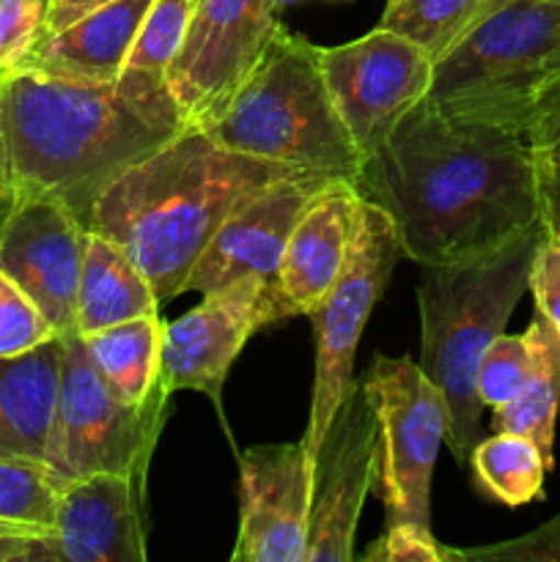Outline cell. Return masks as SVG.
<instances>
[{
    "mask_svg": "<svg viewBox=\"0 0 560 562\" xmlns=\"http://www.w3.org/2000/svg\"><path fill=\"white\" fill-rule=\"evenodd\" d=\"M355 190L421 267L483 256L541 223L525 132L448 119L426 97L362 159Z\"/></svg>",
    "mask_w": 560,
    "mask_h": 562,
    "instance_id": "cell-1",
    "label": "cell"
},
{
    "mask_svg": "<svg viewBox=\"0 0 560 562\" xmlns=\"http://www.w3.org/2000/svg\"><path fill=\"white\" fill-rule=\"evenodd\" d=\"M0 124L11 190L58 198L86 228L97 198L187 126L165 77L88 86L22 66L0 75Z\"/></svg>",
    "mask_w": 560,
    "mask_h": 562,
    "instance_id": "cell-2",
    "label": "cell"
},
{
    "mask_svg": "<svg viewBox=\"0 0 560 562\" xmlns=\"http://www.w3.org/2000/svg\"><path fill=\"white\" fill-rule=\"evenodd\" d=\"M291 173L300 170L231 151L198 126H184L97 198L88 231L113 239L143 269L163 305L181 294L220 225Z\"/></svg>",
    "mask_w": 560,
    "mask_h": 562,
    "instance_id": "cell-3",
    "label": "cell"
},
{
    "mask_svg": "<svg viewBox=\"0 0 560 562\" xmlns=\"http://www.w3.org/2000/svg\"><path fill=\"white\" fill-rule=\"evenodd\" d=\"M544 225L536 223L483 256L448 263H423L417 283L421 311V360L428 379L448 406L450 453L461 467L478 445L481 401L475 390L478 362L497 335H503L516 302L527 291L533 258Z\"/></svg>",
    "mask_w": 560,
    "mask_h": 562,
    "instance_id": "cell-4",
    "label": "cell"
},
{
    "mask_svg": "<svg viewBox=\"0 0 560 562\" xmlns=\"http://www.w3.org/2000/svg\"><path fill=\"white\" fill-rule=\"evenodd\" d=\"M198 130L231 151L351 184L362 165L329 97L322 47L283 22L223 110Z\"/></svg>",
    "mask_w": 560,
    "mask_h": 562,
    "instance_id": "cell-5",
    "label": "cell"
},
{
    "mask_svg": "<svg viewBox=\"0 0 560 562\" xmlns=\"http://www.w3.org/2000/svg\"><path fill=\"white\" fill-rule=\"evenodd\" d=\"M558 80V0H492L434 60L426 99L448 119L525 132Z\"/></svg>",
    "mask_w": 560,
    "mask_h": 562,
    "instance_id": "cell-6",
    "label": "cell"
},
{
    "mask_svg": "<svg viewBox=\"0 0 560 562\" xmlns=\"http://www.w3.org/2000/svg\"><path fill=\"white\" fill-rule=\"evenodd\" d=\"M64 338L58 409L47 461L71 481L108 472L146 486L173 390L159 379L143 404H126L91 362L80 333Z\"/></svg>",
    "mask_w": 560,
    "mask_h": 562,
    "instance_id": "cell-7",
    "label": "cell"
},
{
    "mask_svg": "<svg viewBox=\"0 0 560 562\" xmlns=\"http://www.w3.org/2000/svg\"><path fill=\"white\" fill-rule=\"evenodd\" d=\"M362 390L377 417L371 488L384 503L388 525L432 527V475L448 437V406L437 384L410 357H373Z\"/></svg>",
    "mask_w": 560,
    "mask_h": 562,
    "instance_id": "cell-8",
    "label": "cell"
},
{
    "mask_svg": "<svg viewBox=\"0 0 560 562\" xmlns=\"http://www.w3.org/2000/svg\"><path fill=\"white\" fill-rule=\"evenodd\" d=\"M401 258L399 236L393 220L377 203L360 198L355 214L349 256L335 280L327 300L311 313L316 333V376H313L311 417L302 434L307 461L316 459V450L344 401L355 376V355L362 327L371 316L373 305L382 296L395 261Z\"/></svg>",
    "mask_w": 560,
    "mask_h": 562,
    "instance_id": "cell-9",
    "label": "cell"
},
{
    "mask_svg": "<svg viewBox=\"0 0 560 562\" xmlns=\"http://www.w3.org/2000/svg\"><path fill=\"white\" fill-rule=\"evenodd\" d=\"M432 66L426 49L382 25L355 42L322 47L329 97L362 159L426 97Z\"/></svg>",
    "mask_w": 560,
    "mask_h": 562,
    "instance_id": "cell-10",
    "label": "cell"
},
{
    "mask_svg": "<svg viewBox=\"0 0 560 562\" xmlns=\"http://www.w3.org/2000/svg\"><path fill=\"white\" fill-rule=\"evenodd\" d=\"M280 27L272 0H195L165 82L187 126L223 110Z\"/></svg>",
    "mask_w": 560,
    "mask_h": 562,
    "instance_id": "cell-11",
    "label": "cell"
},
{
    "mask_svg": "<svg viewBox=\"0 0 560 562\" xmlns=\"http://www.w3.org/2000/svg\"><path fill=\"white\" fill-rule=\"evenodd\" d=\"M285 311L267 280L247 274L203 294V302L163 327V379L173 390L220 404L225 376L250 335L283 322Z\"/></svg>",
    "mask_w": 560,
    "mask_h": 562,
    "instance_id": "cell-12",
    "label": "cell"
},
{
    "mask_svg": "<svg viewBox=\"0 0 560 562\" xmlns=\"http://www.w3.org/2000/svg\"><path fill=\"white\" fill-rule=\"evenodd\" d=\"M88 228L64 201L14 192L0 217V269L58 335L77 333V285Z\"/></svg>",
    "mask_w": 560,
    "mask_h": 562,
    "instance_id": "cell-13",
    "label": "cell"
},
{
    "mask_svg": "<svg viewBox=\"0 0 560 562\" xmlns=\"http://www.w3.org/2000/svg\"><path fill=\"white\" fill-rule=\"evenodd\" d=\"M377 459V417L351 382L313 459L305 562L355 560V532Z\"/></svg>",
    "mask_w": 560,
    "mask_h": 562,
    "instance_id": "cell-14",
    "label": "cell"
},
{
    "mask_svg": "<svg viewBox=\"0 0 560 562\" xmlns=\"http://www.w3.org/2000/svg\"><path fill=\"white\" fill-rule=\"evenodd\" d=\"M313 467L305 445H258L239 459L234 562H305Z\"/></svg>",
    "mask_w": 560,
    "mask_h": 562,
    "instance_id": "cell-15",
    "label": "cell"
},
{
    "mask_svg": "<svg viewBox=\"0 0 560 562\" xmlns=\"http://www.w3.org/2000/svg\"><path fill=\"white\" fill-rule=\"evenodd\" d=\"M146 486L124 475L71 477L53 532L33 538L27 562H143Z\"/></svg>",
    "mask_w": 560,
    "mask_h": 562,
    "instance_id": "cell-16",
    "label": "cell"
},
{
    "mask_svg": "<svg viewBox=\"0 0 560 562\" xmlns=\"http://www.w3.org/2000/svg\"><path fill=\"white\" fill-rule=\"evenodd\" d=\"M329 181V176L318 173H291L272 181L261 192L242 203L214 234L206 250L187 274L184 291L209 294L214 289L234 283V280L256 274L275 289L280 258L285 241L302 217L311 198Z\"/></svg>",
    "mask_w": 560,
    "mask_h": 562,
    "instance_id": "cell-17",
    "label": "cell"
},
{
    "mask_svg": "<svg viewBox=\"0 0 560 562\" xmlns=\"http://www.w3.org/2000/svg\"><path fill=\"white\" fill-rule=\"evenodd\" d=\"M357 203L360 192L349 179H329L296 220L275 274L285 318L311 316L333 291L349 256Z\"/></svg>",
    "mask_w": 560,
    "mask_h": 562,
    "instance_id": "cell-18",
    "label": "cell"
},
{
    "mask_svg": "<svg viewBox=\"0 0 560 562\" xmlns=\"http://www.w3.org/2000/svg\"><path fill=\"white\" fill-rule=\"evenodd\" d=\"M148 5L152 0H110L60 31L42 33L20 66L88 86L115 82Z\"/></svg>",
    "mask_w": 560,
    "mask_h": 562,
    "instance_id": "cell-19",
    "label": "cell"
},
{
    "mask_svg": "<svg viewBox=\"0 0 560 562\" xmlns=\"http://www.w3.org/2000/svg\"><path fill=\"white\" fill-rule=\"evenodd\" d=\"M64 338L0 357V456L47 461L58 409Z\"/></svg>",
    "mask_w": 560,
    "mask_h": 562,
    "instance_id": "cell-20",
    "label": "cell"
},
{
    "mask_svg": "<svg viewBox=\"0 0 560 562\" xmlns=\"http://www.w3.org/2000/svg\"><path fill=\"white\" fill-rule=\"evenodd\" d=\"M157 307L143 269L113 239L88 231L77 285V333L91 335L130 318L154 316Z\"/></svg>",
    "mask_w": 560,
    "mask_h": 562,
    "instance_id": "cell-21",
    "label": "cell"
},
{
    "mask_svg": "<svg viewBox=\"0 0 560 562\" xmlns=\"http://www.w3.org/2000/svg\"><path fill=\"white\" fill-rule=\"evenodd\" d=\"M533 346V368L525 387L511 404L494 409V431L525 434L555 467V426L560 409V333L544 316H533L525 329Z\"/></svg>",
    "mask_w": 560,
    "mask_h": 562,
    "instance_id": "cell-22",
    "label": "cell"
},
{
    "mask_svg": "<svg viewBox=\"0 0 560 562\" xmlns=\"http://www.w3.org/2000/svg\"><path fill=\"white\" fill-rule=\"evenodd\" d=\"M163 327L154 313L82 335L97 371L126 404H143L163 379Z\"/></svg>",
    "mask_w": 560,
    "mask_h": 562,
    "instance_id": "cell-23",
    "label": "cell"
},
{
    "mask_svg": "<svg viewBox=\"0 0 560 562\" xmlns=\"http://www.w3.org/2000/svg\"><path fill=\"white\" fill-rule=\"evenodd\" d=\"M467 464L475 472L478 486L508 508L544 499V477L552 470L541 448L514 431H494L478 442Z\"/></svg>",
    "mask_w": 560,
    "mask_h": 562,
    "instance_id": "cell-24",
    "label": "cell"
},
{
    "mask_svg": "<svg viewBox=\"0 0 560 562\" xmlns=\"http://www.w3.org/2000/svg\"><path fill=\"white\" fill-rule=\"evenodd\" d=\"M66 486L49 461L0 456V521L53 532Z\"/></svg>",
    "mask_w": 560,
    "mask_h": 562,
    "instance_id": "cell-25",
    "label": "cell"
},
{
    "mask_svg": "<svg viewBox=\"0 0 560 562\" xmlns=\"http://www.w3.org/2000/svg\"><path fill=\"white\" fill-rule=\"evenodd\" d=\"M492 0H384L379 25L401 33L437 60Z\"/></svg>",
    "mask_w": 560,
    "mask_h": 562,
    "instance_id": "cell-26",
    "label": "cell"
},
{
    "mask_svg": "<svg viewBox=\"0 0 560 562\" xmlns=\"http://www.w3.org/2000/svg\"><path fill=\"white\" fill-rule=\"evenodd\" d=\"M544 231L560 234V80L544 91L525 130Z\"/></svg>",
    "mask_w": 560,
    "mask_h": 562,
    "instance_id": "cell-27",
    "label": "cell"
},
{
    "mask_svg": "<svg viewBox=\"0 0 560 562\" xmlns=\"http://www.w3.org/2000/svg\"><path fill=\"white\" fill-rule=\"evenodd\" d=\"M195 0H152L126 55V71L165 77L184 44Z\"/></svg>",
    "mask_w": 560,
    "mask_h": 562,
    "instance_id": "cell-28",
    "label": "cell"
},
{
    "mask_svg": "<svg viewBox=\"0 0 560 562\" xmlns=\"http://www.w3.org/2000/svg\"><path fill=\"white\" fill-rule=\"evenodd\" d=\"M533 368V346L527 333L522 335H497L483 351L475 373L478 401L483 409H500L511 404L525 387Z\"/></svg>",
    "mask_w": 560,
    "mask_h": 562,
    "instance_id": "cell-29",
    "label": "cell"
},
{
    "mask_svg": "<svg viewBox=\"0 0 560 562\" xmlns=\"http://www.w3.org/2000/svg\"><path fill=\"white\" fill-rule=\"evenodd\" d=\"M58 338L36 302L0 269V357L22 355L38 344Z\"/></svg>",
    "mask_w": 560,
    "mask_h": 562,
    "instance_id": "cell-30",
    "label": "cell"
},
{
    "mask_svg": "<svg viewBox=\"0 0 560 562\" xmlns=\"http://www.w3.org/2000/svg\"><path fill=\"white\" fill-rule=\"evenodd\" d=\"M47 0H0V75L16 69L44 31Z\"/></svg>",
    "mask_w": 560,
    "mask_h": 562,
    "instance_id": "cell-31",
    "label": "cell"
},
{
    "mask_svg": "<svg viewBox=\"0 0 560 562\" xmlns=\"http://www.w3.org/2000/svg\"><path fill=\"white\" fill-rule=\"evenodd\" d=\"M366 562H448L456 560V549H445L434 541L432 527L415 521L388 525L384 536L362 554Z\"/></svg>",
    "mask_w": 560,
    "mask_h": 562,
    "instance_id": "cell-32",
    "label": "cell"
},
{
    "mask_svg": "<svg viewBox=\"0 0 560 562\" xmlns=\"http://www.w3.org/2000/svg\"><path fill=\"white\" fill-rule=\"evenodd\" d=\"M527 291L533 294L538 316L560 333V234L544 231L530 267Z\"/></svg>",
    "mask_w": 560,
    "mask_h": 562,
    "instance_id": "cell-33",
    "label": "cell"
},
{
    "mask_svg": "<svg viewBox=\"0 0 560 562\" xmlns=\"http://www.w3.org/2000/svg\"><path fill=\"white\" fill-rule=\"evenodd\" d=\"M456 560H516V562H560V516L538 530L508 543L456 552Z\"/></svg>",
    "mask_w": 560,
    "mask_h": 562,
    "instance_id": "cell-34",
    "label": "cell"
},
{
    "mask_svg": "<svg viewBox=\"0 0 560 562\" xmlns=\"http://www.w3.org/2000/svg\"><path fill=\"white\" fill-rule=\"evenodd\" d=\"M104 3H110V0H47V16H44L42 33L60 31V27L71 25V22L91 14L93 9H99Z\"/></svg>",
    "mask_w": 560,
    "mask_h": 562,
    "instance_id": "cell-35",
    "label": "cell"
},
{
    "mask_svg": "<svg viewBox=\"0 0 560 562\" xmlns=\"http://www.w3.org/2000/svg\"><path fill=\"white\" fill-rule=\"evenodd\" d=\"M11 198H14V190H11L9 179V154H5V137H3V124H0V217L9 209Z\"/></svg>",
    "mask_w": 560,
    "mask_h": 562,
    "instance_id": "cell-36",
    "label": "cell"
},
{
    "mask_svg": "<svg viewBox=\"0 0 560 562\" xmlns=\"http://www.w3.org/2000/svg\"><path fill=\"white\" fill-rule=\"evenodd\" d=\"M272 3L278 5V9H280V5H285V3H296V0H272Z\"/></svg>",
    "mask_w": 560,
    "mask_h": 562,
    "instance_id": "cell-37",
    "label": "cell"
},
{
    "mask_svg": "<svg viewBox=\"0 0 560 562\" xmlns=\"http://www.w3.org/2000/svg\"><path fill=\"white\" fill-rule=\"evenodd\" d=\"M558 3H560V0H558Z\"/></svg>",
    "mask_w": 560,
    "mask_h": 562,
    "instance_id": "cell-38",
    "label": "cell"
}]
</instances>
